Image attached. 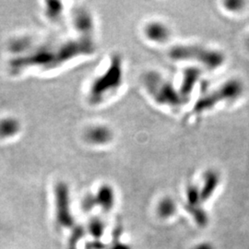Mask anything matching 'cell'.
<instances>
[{"label": "cell", "mask_w": 249, "mask_h": 249, "mask_svg": "<svg viewBox=\"0 0 249 249\" xmlns=\"http://www.w3.org/2000/svg\"><path fill=\"white\" fill-rule=\"evenodd\" d=\"M109 249H131L129 246L124 243H116Z\"/></svg>", "instance_id": "cell-16"}, {"label": "cell", "mask_w": 249, "mask_h": 249, "mask_svg": "<svg viewBox=\"0 0 249 249\" xmlns=\"http://www.w3.org/2000/svg\"><path fill=\"white\" fill-rule=\"evenodd\" d=\"M171 56L175 59L187 60V58H193L202 63L206 68L214 70L219 68L224 62V55L223 53L206 49L198 46H178L171 50Z\"/></svg>", "instance_id": "cell-1"}, {"label": "cell", "mask_w": 249, "mask_h": 249, "mask_svg": "<svg viewBox=\"0 0 249 249\" xmlns=\"http://www.w3.org/2000/svg\"><path fill=\"white\" fill-rule=\"evenodd\" d=\"M177 212V204L176 202L170 198L166 197L163 198L157 208V213L162 219H169L172 216H174Z\"/></svg>", "instance_id": "cell-9"}, {"label": "cell", "mask_w": 249, "mask_h": 249, "mask_svg": "<svg viewBox=\"0 0 249 249\" xmlns=\"http://www.w3.org/2000/svg\"><path fill=\"white\" fill-rule=\"evenodd\" d=\"M244 4L245 3L242 1H229V2H226L225 5H226V8L231 11H237L243 8Z\"/></svg>", "instance_id": "cell-14"}, {"label": "cell", "mask_w": 249, "mask_h": 249, "mask_svg": "<svg viewBox=\"0 0 249 249\" xmlns=\"http://www.w3.org/2000/svg\"><path fill=\"white\" fill-rule=\"evenodd\" d=\"M76 24L79 29H81L82 31H89L88 29L91 26V22H90V17L89 14L86 13H80L79 16H77L76 18Z\"/></svg>", "instance_id": "cell-11"}, {"label": "cell", "mask_w": 249, "mask_h": 249, "mask_svg": "<svg viewBox=\"0 0 249 249\" xmlns=\"http://www.w3.org/2000/svg\"><path fill=\"white\" fill-rule=\"evenodd\" d=\"M219 183H220V177L216 172H210L206 175L203 187L199 189L201 201H207L211 196H213L214 191L218 187Z\"/></svg>", "instance_id": "cell-5"}, {"label": "cell", "mask_w": 249, "mask_h": 249, "mask_svg": "<svg viewBox=\"0 0 249 249\" xmlns=\"http://www.w3.org/2000/svg\"><path fill=\"white\" fill-rule=\"evenodd\" d=\"M55 200L57 222L64 227H71L74 223V220L71 211L69 189L66 184H57L55 188Z\"/></svg>", "instance_id": "cell-3"}, {"label": "cell", "mask_w": 249, "mask_h": 249, "mask_svg": "<svg viewBox=\"0 0 249 249\" xmlns=\"http://www.w3.org/2000/svg\"><path fill=\"white\" fill-rule=\"evenodd\" d=\"M94 196L96 204L100 206L104 211L109 212L114 208L116 196L112 187L109 186H103L100 187L97 195Z\"/></svg>", "instance_id": "cell-4"}, {"label": "cell", "mask_w": 249, "mask_h": 249, "mask_svg": "<svg viewBox=\"0 0 249 249\" xmlns=\"http://www.w3.org/2000/svg\"><path fill=\"white\" fill-rule=\"evenodd\" d=\"M96 200H95V196H87L83 199V203H82V208L84 211L89 212L91 211L94 206H96Z\"/></svg>", "instance_id": "cell-12"}, {"label": "cell", "mask_w": 249, "mask_h": 249, "mask_svg": "<svg viewBox=\"0 0 249 249\" xmlns=\"http://www.w3.org/2000/svg\"><path fill=\"white\" fill-rule=\"evenodd\" d=\"M87 139L93 144H107L112 140V132L105 126H96L89 128Z\"/></svg>", "instance_id": "cell-6"}, {"label": "cell", "mask_w": 249, "mask_h": 249, "mask_svg": "<svg viewBox=\"0 0 249 249\" xmlns=\"http://www.w3.org/2000/svg\"><path fill=\"white\" fill-rule=\"evenodd\" d=\"M194 249H215L213 245L209 242H202L197 244Z\"/></svg>", "instance_id": "cell-15"}, {"label": "cell", "mask_w": 249, "mask_h": 249, "mask_svg": "<svg viewBox=\"0 0 249 249\" xmlns=\"http://www.w3.org/2000/svg\"><path fill=\"white\" fill-rule=\"evenodd\" d=\"M243 90L244 87L239 80H229L228 82L223 84L220 89H217L208 97L203 99L198 104V109L206 110L215 107L220 102L238 98L242 94Z\"/></svg>", "instance_id": "cell-2"}, {"label": "cell", "mask_w": 249, "mask_h": 249, "mask_svg": "<svg viewBox=\"0 0 249 249\" xmlns=\"http://www.w3.org/2000/svg\"><path fill=\"white\" fill-rule=\"evenodd\" d=\"M146 35L151 41L163 42L167 40L169 31L165 25L161 23H151L146 28Z\"/></svg>", "instance_id": "cell-7"}, {"label": "cell", "mask_w": 249, "mask_h": 249, "mask_svg": "<svg viewBox=\"0 0 249 249\" xmlns=\"http://www.w3.org/2000/svg\"><path fill=\"white\" fill-rule=\"evenodd\" d=\"M59 5V2H49L47 3L48 8V15L52 17H56L59 14V11L61 10V7H57Z\"/></svg>", "instance_id": "cell-13"}, {"label": "cell", "mask_w": 249, "mask_h": 249, "mask_svg": "<svg viewBox=\"0 0 249 249\" xmlns=\"http://www.w3.org/2000/svg\"></svg>", "instance_id": "cell-17"}, {"label": "cell", "mask_w": 249, "mask_h": 249, "mask_svg": "<svg viewBox=\"0 0 249 249\" xmlns=\"http://www.w3.org/2000/svg\"><path fill=\"white\" fill-rule=\"evenodd\" d=\"M88 231L91 237L95 240H100L106 231V224L100 218H93L88 224Z\"/></svg>", "instance_id": "cell-10"}, {"label": "cell", "mask_w": 249, "mask_h": 249, "mask_svg": "<svg viewBox=\"0 0 249 249\" xmlns=\"http://www.w3.org/2000/svg\"><path fill=\"white\" fill-rule=\"evenodd\" d=\"M19 124L14 118H6L0 121V137L9 138L18 133Z\"/></svg>", "instance_id": "cell-8"}]
</instances>
